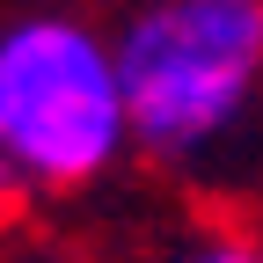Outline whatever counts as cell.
I'll list each match as a JSON object with an SVG mask.
<instances>
[{
	"mask_svg": "<svg viewBox=\"0 0 263 263\" xmlns=\"http://www.w3.org/2000/svg\"><path fill=\"white\" fill-rule=\"evenodd\" d=\"M124 139L168 176H219L263 139V0H146L110 22Z\"/></svg>",
	"mask_w": 263,
	"mask_h": 263,
	"instance_id": "cell-1",
	"label": "cell"
},
{
	"mask_svg": "<svg viewBox=\"0 0 263 263\" xmlns=\"http://www.w3.org/2000/svg\"><path fill=\"white\" fill-rule=\"evenodd\" d=\"M132 161L110 29L66 8L0 22V227Z\"/></svg>",
	"mask_w": 263,
	"mask_h": 263,
	"instance_id": "cell-2",
	"label": "cell"
},
{
	"mask_svg": "<svg viewBox=\"0 0 263 263\" xmlns=\"http://www.w3.org/2000/svg\"><path fill=\"white\" fill-rule=\"evenodd\" d=\"M161 263H263V219H234V212L197 219L168 241Z\"/></svg>",
	"mask_w": 263,
	"mask_h": 263,
	"instance_id": "cell-3",
	"label": "cell"
},
{
	"mask_svg": "<svg viewBox=\"0 0 263 263\" xmlns=\"http://www.w3.org/2000/svg\"><path fill=\"white\" fill-rule=\"evenodd\" d=\"M0 263H88V256H81L73 241H51V234H44V241H22V249H8Z\"/></svg>",
	"mask_w": 263,
	"mask_h": 263,
	"instance_id": "cell-4",
	"label": "cell"
}]
</instances>
